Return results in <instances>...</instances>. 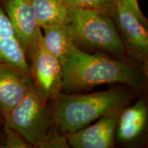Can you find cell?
Wrapping results in <instances>:
<instances>
[{"label":"cell","mask_w":148,"mask_h":148,"mask_svg":"<svg viewBox=\"0 0 148 148\" xmlns=\"http://www.w3.org/2000/svg\"><path fill=\"white\" fill-rule=\"evenodd\" d=\"M42 42L46 50L64 65L73 47L66 25L42 27Z\"/></svg>","instance_id":"obj_13"},{"label":"cell","mask_w":148,"mask_h":148,"mask_svg":"<svg viewBox=\"0 0 148 148\" xmlns=\"http://www.w3.org/2000/svg\"><path fill=\"white\" fill-rule=\"evenodd\" d=\"M34 87L31 74L12 64L0 62V112L6 116Z\"/></svg>","instance_id":"obj_8"},{"label":"cell","mask_w":148,"mask_h":148,"mask_svg":"<svg viewBox=\"0 0 148 148\" xmlns=\"http://www.w3.org/2000/svg\"><path fill=\"white\" fill-rule=\"evenodd\" d=\"M37 23L40 28L67 25L69 8L63 0H30Z\"/></svg>","instance_id":"obj_12"},{"label":"cell","mask_w":148,"mask_h":148,"mask_svg":"<svg viewBox=\"0 0 148 148\" xmlns=\"http://www.w3.org/2000/svg\"><path fill=\"white\" fill-rule=\"evenodd\" d=\"M5 132L6 134L5 143L1 147L3 148H27L32 147L30 143L26 141L21 135L14 132L8 127H5Z\"/></svg>","instance_id":"obj_16"},{"label":"cell","mask_w":148,"mask_h":148,"mask_svg":"<svg viewBox=\"0 0 148 148\" xmlns=\"http://www.w3.org/2000/svg\"><path fill=\"white\" fill-rule=\"evenodd\" d=\"M3 10L10 20L16 38L27 58L42 38L30 0H3Z\"/></svg>","instance_id":"obj_7"},{"label":"cell","mask_w":148,"mask_h":148,"mask_svg":"<svg viewBox=\"0 0 148 148\" xmlns=\"http://www.w3.org/2000/svg\"><path fill=\"white\" fill-rule=\"evenodd\" d=\"M130 95L113 88L85 95L60 93L53 100L52 112L56 125L64 134H71L87 126L105 114L121 111Z\"/></svg>","instance_id":"obj_2"},{"label":"cell","mask_w":148,"mask_h":148,"mask_svg":"<svg viewBox=\"0 0 148 148\" xmlns=\"http://www.w3.org/2000/svg\"><path fill=\"white\" fill-rule=\"evenodd\" d=\"M29 58L35 88L47 100L53 99L62 90V64L46 50L42 38Z\"/></svg>","instance_id":"obj_6"},{"label":"cell","mask_w":148,"mask_h":148,"mask_svg":"<svg viewBox=\"0 0 148 148\" xmlns=\"http://www.w3.org/2000/svg\"><path fill=\"white\" fill-rule=\"evenodd\" d=\"M112 83L138 88L142 82L138 70L127 61L104 53H89L73 45L62 66V90L80 91Z\"/></svg>","instance_id":"obj_1"},{"label":"cell","mask_w":148,"mask_h":148,"mask_svg":"<svg viewBox=\"0 0 148 148\" xmlns=\"http://www.w3.org/2000/svg\"><path fill=\"white\" fill-rule=\"evenodd\" d=\"M67 32L72 43L81 50L101 52L122 59L125 49L110 16L88 9H69Z\"/></svg>","instance_id":"obj_3"},{"label":"cell","mask_w":148,"mask_h":148,"mask_svg":"<svg viewBox=\"0 0 148 148\" xmlns=\"http://www.w3.org/2000/svg\"><path fill=\"white\" fill-rule=\"evenodd\" d=\"M69 9L98 11L113 18L119 0H63Z\"/></svg>","instance_id":"obj_14"},{"label":"cell","mask_w":148,"mask_h":148,"mask_svg":"<svg viewBox=\"0 0 148 148\" xmlns=\"http://www.w3.org/2000/svg\"><path fill=\"white\" fill-rule=\"evenodd\" d=\"M128 8L132 11L134 13L138 16L140 21L143 23L144 25L147 24V20L140 10L139 5H138L137 0H121Z\"/></svg>","instance_id":"obj_17"},{"label":"cell","mask_w":148,"mask_h":148,"mask_svg":"<svg viewBox=\"0 0 148 148\" xmlns=\"http://www.w3.org/2000/svg\"><path fill=\"white\" fill-rule=\"evenodd\" d=\"M0 62L12 64L31 74L30 66L14 28L0 5Z\"/></svg>","instance_id":"obj_10"},{"label":"cell","mask_w":148,"mask_h":148,"mask_svg":"<svg viewBox=\"0 0 148 148\" xmlns=\"http://www.w3.org/2000/svg\"><path fill=\"white\" fill-rule=\"evenodd\" d=\"M54 123L46 135L42 143L38 145L40 148H68L70 147L66 135L62 134Z\"/></svg>","instance_id":"obj_15"},{"label":"cell","mask_w":148,"mask_h":148,"mask_svg":"<svg viewBox=\"0 0 148 148\" xmlns=\"http://www.w3.org/2000/svg\"><path fill=\"white\" fill-rule=\"evenodd\" d=\"M116 111L105 114L95 124L66 134L70 147L74 148H110L113 147L119 114Z\"/></svg>","instance_id":"obj_9"},{"label":"cell","mask_w":148,"mask_h":148,"mask_svg":"<svg viewBox=\"0 0 148 148\" xmlns=\"http://www.w3.org/2000/svg\"><path fill=\"white\" fill-rule=\"evenodd\" d=\"M147 118L145 101L140 99L132 106L123 109L116 125V138L122 142L136 139L143 131Z\"/></svg>","instance_id":"obj_11"},{"label":"cell","mask_w":148,"mask_h":148,"mask_svg":"<svg viewBox=\"0 0 148 148\" xmlns=\"http://www.w3.org/2000/svg\"><path fill=\"white\" fill-rule=\"evenodd\" d=\"M35 87L4 116L5 127L21 135L32 145H38L54 125L52 109Z\"/></svg>","instance_id":"obj_4"},{"label":"cell","mask_w":148,"mask_h":148,"mask_svg":"<svg viewBox=\"0 0 148 148\" xmlns=\"http://www.w3.org/2000/svg\"><path fill=\"white\" fill-rule=\"evenodd\" d=\"M112 19L115 21L125 51L134 60L145 64L148 57V33L145 25L121 0L118 1Z\"/></svg>","instance_id":"obj_5"}]
</instances>
